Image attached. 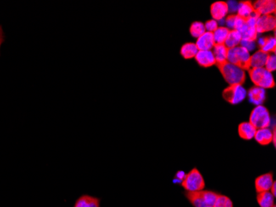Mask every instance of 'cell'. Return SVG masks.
Here are the masks:
<instances>
[{
	"label": "cell",
	"mask_w": 276,
	"mask_h": 207,
	"mask_svg": "<svg viewBox=\"0 0 276 207\" xmlns=\"http://www.w3.org/2000/svg\"><path fill=\"white\" fill-rule=\"evenodd\" d=\"M220 72L222 74L224 80L227 81L229 86L232 85H242L245 82V72L242 68L233 65L228 62L222 64H217Z\"/></svg>",
	"instance_id": "cell-1"
},
{
	"label": "cell",
	"mask_w": 276,
	"mask_h": 207,
	"mask_svg": "<svg viewBox=\"0 0 276 207\" xmlns=\"http://www.w3.org/2000/svg\"><path fill=\"white\" fill-rule=\"evenodd\" d=\"M250 80L255 86L262 89H272L276 86L272 72H270L266 68H250L248 70Z\"/></svg>",
	"instance_id": "cell-2"
},
{
	"label": "cell",
	"mask_w": 276,
	"mask_h": 207,
	"mask_svg": "<svg viewBox=\"0 0 276 207\" xmlns=\"http://www.w3.org/2000/svg\"><path fill=\"white\" fill-rule=\"evenodd\" d=\"M227 62L242 68L243 70L250 69V52L242 46L228 49Z\"/></svg>",
	"instance_id": "cell-3"
},
{
	"label": "cell",
	"mask_w": 276,
	"mask_h": 207,
	"mask_svg": "<svg viewBox=\"0 0 276 207\" xmlns=\"http://www.w3.org/2000/svg\"><path fill=\"white\" fill-rule=\"evenodd\" d=\"M218 194L211 191L187 192L186 197L194 207H213Z\"/></svg>",
	"instance_id": "cell-4"
},
{
	"label": "cell",
	"mask_w": 276,
	"mask_h": 207,
	"mask_svg": "<svg viewBox=\"0 0 276 207\" xmlns=\"http://www.w3.org/2000/svg\"><path fill=\"white\" fill-rule=\"evenodd\" d=\"M181 185L187 192H199L205 188V181L200 172L194 169L186 174Z\"/></svg>",
	"instance_id": "cell-5"
},
{
	"label": "cell",
	"mask_w": 276,
	"mask_h": 207,
	"mask_svg": "<svg viewBox=\"0 0 276 207\" xmlns=\"http://www.w3.org/2000/svg\"><path fill=\"white\" fill-rule=\"evenodd\" d=\"M271 115L268 109L263 105H257L253 109L250 115V123L256 130L269 128L271 125Z\"/></svg>",
	"instance_id": "cell-6"
},
{
	"label": "cell",
	"mask_w": 276,
	"mask_h": 207,
	"mask_svg": "<svg viewBox=\"0 0 276 207\" xmlns=\"http://www.w3.org/2000/svg\"><path fill=\"white\" fill-rule=\"evenodd\" d=\"M246 91L242 85H232L225 89L222 97L225 101L232 104H238L245 100Z\"/></svg>",
	"instance_id": "cell-7"
},
{
	"label": "cell",
	"mask_w": 276,
	"mask_h": 207,
	"mask_svg": "<svg viewBox=\"0 0 276 207\" xmlns=\"http://www.w3.org/2000/svg\"><path fill=\"white\" fill-rule=\"evenodd\" d=\"M276 27V18L275 15H261L256 20V29L257 34L275 30Z\"/></svg>",
	"instance_id": "cell-8"
},
{
	"label": "cell",
	"mask_w": 276,
	"mask_h": 207,
	"mask_svg": "<svg viewBox=\"0 0 276 207\" xmlns=\"http://www.w3.org/2000/svg\"><path fill=\"white\" fill-rule=\"evenodd\" d=\"M254 9L260 15H274L276 13V3L275 0H260L253 4Z\"/></svg>",
	"instance_id": "cell-9"
},
{
	"label": "cell",
	"mask_w": 276,
	"mask_h": 207,
	"mask_svg": "<svg viewBox=\"0 0 276 207\" xmlns=\"http://www.w3.org/2000/svg\"><path fill=\"white\" fill-rule=\"evenodd\" d=\"M229 10L227 3L223 1H217L212 4L210 7V13L215 21H221L226 18Z\"/></svg>",
	"instance_id": "cell-10"
},
{
	"label": "cell",
	"mask_w": 276,
	"mask_h": 207,
	"mask_svg": "<svg viewBox=\"0 0 276 207\" xmlns=\"http://www.w3.org/2000/svg\"><path fill=\"white\" fill-rule=\"evenodd\" d=\"M273 182V174L271 172L261 175L255 181L256 192L261 193V192H269Z\"/></svg>",
	"instance_id": "cell-11"
},
{
	"label": "cell",
	"mask_w": 276,
	"mask_h": 207,
	"mask_svg": "<svg viewBox=\"0 0 276 207\" xmlns=\"http://www.w3.org/2000/svg\"><path fill=\"white\" fill-rule=\"evenodd\" d=\"M266 90L258 86H253L248 91L246 96L249 98V101L255 105H262V104L266 101Z\"/></svg>",
	"instance_id": "cell-12"
},
{
	"label": "cell",
	"mask_w": 276,
	"mask_h": 207,
	"mask_svg": "<svg viewBox=\"0 0 276 207\" xmlns=\"http://www.w3.org/2000/svg\"><path fill=\"white\" fill-rule=\"evenodd\" d=\"M194 58L202 68H211L216 64L215 56L212 51H199Z\"/></svg>",
	"instance_id": "cell-13"
},
{
	"label": "cell",
	"mask_w": 276,
	"mask_h": 207,
	"mask_svg": "<svg viewBox=\"0 0 276 207\" xmlns=\"http://www.w3.org/2000/svg\"><path fill=\"white\" fill-rule=\"evenodd\" d=\"M195 45L199 51H211L215 45L213 33L205 32L199 38H197Z\"/></svg>",
	"instance_id": "cell-14"
},
{
	"label": "cell",
	"mask_w": 276,
	"mask_h": 207,
	"mask_svg": "<svg viewBox=\"0 0 276 207\" xmlns=\"http://www.w3.org/2000/svg\"><path fill=\"white\" fill-rule=\"evenodd\" d=\"M254 138L261 145H268L273 140V132L269 128L256 130Z\"/></svg>",
	"instance_id": "cell-15"
},
{
	"label": "cell",
	"mask_w": 276,
	"mask_h": 207,
	"mask_svg": "<svg viewBox=\"0 0 276 207\" xmlns=\"http://www.w3.org/2000/svg\"><path fill=\"white\" fill-rule=\"evenodd\" d=\"M256 129L249 122H243L238 126V135L242 138L245 140H250L254 138Z\"/></svg>",
	"instance_id": "cell-16"
},
{
	"label": "cell",
	"mask_w": 276,
	"mask_h": 207,
	"mask_svg": "<svg viewBox=\"0 0 276 207\" xmlns=\"http://www.w3.org/2000/svg\"><path fill=\"white\" fill-rule=\"evenodd\" d=\"M268 56L269 53L262 52L261 50L255 52L252 56H250V68H265Z\"/></svg>",
	"instance_id": "cell-17"
},
{
	"label": "cell",
	"mask_w": 276,
	"mask_h": 207,
	"mask_svg": "<svg viewBox=\"0 0 276 207\" xmlns=\"http://www.w3.org/2000/svg\"><path fill=\"white\" fill-rule=\"evenodd\" d=\"M259 47H260V50L262 52H267L269 54L271 52L275 53L276 48V36H265V37L260 39Z\"/></svg>",
	"instance_id": "cell-18"
},
{
	"label": "cell",
	"mask_w": 276,
	"mask_h": 207,
	"mask_svg": "<svg viewBox=\"0 0 276 207\" xmlns=\"http://www.w3.org/2000/svg\"><path fill=\"white\" fill-rule=\"evenodd\" d=\"M238 15L243 19H246L255 12L253 4L250 1H242L238 4Z\"/></svg>",
	"instance_id": "cell-19"
},
{
	"label": "cell",
	"mask_w": 276,
	"mask_h": 207,
	"mask_svg": "<svg viewBox=\"0 0 276 207\" xmlns=\"http://www.w3.org/2000/svg\"><path fill=\"white\" fill-rule=\"evenodd\" d=\"M227 52H228V48L225 46V44L215 45L213 54L215 56L216 65L227 62Z\"/></svg>",
	"instance_id": "cell-20"
},
{
	"label": "cell",
	"mask_w": 276,
	"mask_h": 207,
	"mask_svg": "<svg viewBox=\"0 0 276 207\" xmlns=\"http://www.w3.org/2000/svg\"><path fill=\"white\" fill-rule=\"evenodd\" d=\"M242 41V36L238 30H230L227 40L225 41V46L228 48H234L240 45Z\"/></svg>",
	"instance_id": "cell-21"
},
{
	"label": "cell",
	"mask_w": 276,
	"mask_h": 207,
	"mask_svg": "<svg viewBox=\"0 0 276 207\" xmlns=\"http://www.w3.org/2000/svg\"><path fill=\"white\" fill-rule=\"evenodd\" d=\"M256 200L261 207H272L275 206V197L270 191L257 193Z\"/></svg>",
	"instance_id": "cell-22"
},
{
	"label": "cell",
	"mask_w": 276,
	"mask_h": 207,
	"mask_svg": "<svg viewBox=\"0 0 276 207\" xmlns=\"http://www.w3.org/2000/svg\"><path fill=\"white\" fill-rule=\"evenodd\" d=\"M75 207H99V200L86 195L77 200Z\"/></svg>",
	"instance_id": "cell-23"
},
{
	"label": "cell",
	"mask_w": 276,
	"mask_h": 207,
	"mask_svg": "<svg viewBox=\"0 0 276 207\" xmlns=\"http://www.w3.org/2000/svg\"><path fill=\"white\" fill-rule=\"evenodd\" d=\"M199 50L197 48L195 43L187 42L181 47V54L184 59H191L196 56Z\"/></svg>",
	"instance_id": "cell-24"
},
{
	"label": "cell",
	"mask_w": 276,
	"mask_h": 207,
	"mask_svg": "<svg viewBox=\"0 0 276 207\" xmlns=\"http://www.w3.org/2000/svg\"><path fill=\"white\" fill-rule=\"evenodd\" d=\"M229 32V29L226 27H218L217 30L213 33L215 44H224Z\"/></svg>",
	"instance_id": "cell-25"
},
{
	"label": "cell",
	"mask_w": 276,
	"mask_h": 207,
	"mask_svg": "<svg viewBox=\"0 0 276 207\" xmlns=\"http://www.w3.org/2000/svg\"><path fill=\"white\" fill-rule=\"evenodd\" d=\"M205 32H206L205 27L202 22H194L189 28V33L191 35L196 38H199V36H202Z\"/></svg>",
	"instance_id": "cell-26"
},
{
	"label": "cell",
	"mask_w": 276,
	"mask_h": 207,
	"mask_svg": "<svg viewBox=\"0 0 276 207\" xmlns=\"http://www.w3.org/2000/svg\"><path fill=\"white\" fill-rule=\"evenodd\" d=\"M265 68L269 70L270 72H272L276 69V57L275 54H269L268 58L266 60Z\"/></svg>",
	"instance_id": "cell-27"
},
{
	"label": "cell",
	"mask_w": 276,
	"mask_h": 207,
	"mask_svg": "<svg viewBox=\"0 0 276 207\" xmlns=\"http://www.w3.org/2000/svg\"><path fill=\"white\" fill-rule=\"evenodd\" d=\"M204 27H205V30L209 33H214L218 28V24H217V21L210 19V20L207 21L206 24H204Z\"/></svg>",
	"instance_id": "cell-28"
},
{
	"label": "cell",
	"mask_w": 276,
	"mask_h": 207,
	"mask_svg": "<svg viewBox=\"0 0 276 207\" xmlns=\"http://www.w3.org/2000/svg\"><path fill=\"white\" fill-rule=\"evenodd\" d=\"M227 198H228V197H226V196L218 194L217 199L215 201V204H214L213 207H225Z\"/></svg>",
	"instance_id": "cell-29"
},
{
	"label": "cell",
	"mask_w": 276,
	"mask_h": 207,
	"mask_svg": "<svg viewBox=\"0 0 276 207\" xmlns=\"http://www.w3.org/2000/svg\"><path fill=\"white\" fill-rule=\"evenodd\" d=\"M240 44H242V47H245V49L247 51H252L255 47V42L254 41H241Z\"/></svg>",
	"instance_id": "cell-30"
},
{
	"label": "cell",
	"mask_w": 276,
	"mask_h": 207,
	"mask_svg": "<svg viewBox=\"0 0 276 207\" xmlns=\"http://www.w3.org/2000/svg\"><path fill=\"white\" fill-rule=\"evenodd\" d=\"M3 41H4V33H3V28L0 25V49L3 45Z\"/></svg>",
	"instance_id": "cell-31"
},
{
	"label": "cell",
	"mask_w": 276,
	"mask_h": 207,
	"mask_svg": "<svg viewBox=\"0 0 276 207\" xmlns=\"http://www.w3.org/2000/svg\"><path fill=\"white\" fill-rule=\"evenodd\" d=\"M271 194L273 195L274 197H276V182L274 181L273 184H272V186H271Z\"/></svg>",
	"instance_id": "cell-32"
},
{
	"label": "cell",
	"mask_w": 276,
	"mask_h": 207,
	"mask_svg": "<svg viewBox=\"0 0 276 207\" xmlns=\"http://www.w3.org/2000/svg\"><path fill=\"white\" fill-rule=\"evenodd\" d=\"M225 207H233V203H232V200L227 198Z\"/></svg>",
	"instance_id": "cell-33"
},
{
	"label": "cell",
	"mask_w": 276,
	"mask_h": 207,
	"mask_svg": "<svg viewBox=\"0 0 276 207\" xmlns=\"http://www.w3.org/2000/svg\"><path fill=\"white\" fill-rule=\"evenodd\" d=\"M272 132H273V140H272V142H273L274 145L276 146V128L274 127L273 130H272Z\"/></svg>",
	"instance_id": "cell-34"
},
{
	"label": "cell",
	"mask_w": 276,
	"mask_h": 207,
	"mask_svg": "<svg viewBox=\"0 0 276 207\" xmlns=\"http://www.w3.org/2000/svg\"><path fill=\"white\" fill-rule=\"evenodd\" d=\"M276 207V205H275V206H273V207Z\"/></svg>",
	"instance_id": "cell-35"
},
{
	"label": "cell",
	"mask_w": 276,
	"mask_h": 207,
	"mask_svg": "<svg viewBox=\"0 0 276 207\" xmlns=\"http://www.w3.org/2000/svg\"></svg>",
	"instance_id": "cell-36"
}]
</instances>
